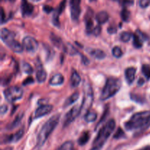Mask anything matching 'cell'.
Masks as SVG:
<instances>
[{
	"label": "cell",
	"instance_id": "13",
	"mask_svg": "<svg viewBox=\"0 0 150 150\" xmlns=\"http://www.w3.org/2000/svg\"><path fill=\"white\" fill-rule=\"evenodd\" d=\"M65 6H66V0H62V1H61V3L59 4V7H57V10L54 11V15H53V18H52L53 24H54V26H57V27L59 26V15L62 13L63 10H64Z\"/></svg>",
	"mask_w": 150,
	"mask_h": 150
},
{
	"label": "cell",
	"instance_id": "36",
	"mask_svg": "<svg viewBox=\"0 0 150 150\" xmlns=\"http://www.w3.org/2000/svg\"><path fill=\"white\" fill-rule=\"evenodd\" d=\"M45 49L46 50V52H48V54H47V59H52L54 55V50L50 48L48 45H45Z\"/></svg>",
	"mask_w": 150,
	"mask_h": 150
},
{
	"label": "cell",
	"instance_id": "1",
	"mask_svg": "<svg viewBox=\"0 0 150 150\" xmlns=\"http://www.w3.org/2000/svg\"><path fill=\"white\" fill-rule=\"evenodd\" d=\"M150 127V111L136 113L125 123V127L130 131L142 132Z\"/></svg>",
	"mask_w": 150,
	"mask_h": 150
},
{
	"label": "cell",
	"instance_id": "24",
	"mask_svg": "<svg viewBox=\"0 0 150 150\" xmlns=\"http://www.w3.org/2000/svg\"><path fill=\"white\" fill-rule=\"evenodd\" d=\"M50 39H51V42L53 43V45L54 46L57 47V48H62L64 47V44L62 42V40L60 38L57 37V35H55L54 34H51V36H50Z\"/></svg>",
	"mask_w": 150,
	"mask_h": 150
},
{
	"label": "cell",
	"instance_id": "16",
	"mask_svg": "<svg viewBox=\"0 0 150 150\" xmlns=\"http://www.w3.org/2000/svg\"><path fill=\"white\" fill-rule=\"evenodd\" d=\"M47 77V73L42 66L41 64H39L37 67V71H36V79L38 83H43L45 81Z\"/></svg>",
	"mask_w": 150,
	"mask_h": 150
},
{
	"label": "cell",
	"instance_id": "23",
	"mask_svg": "<svg viewBox=\"0 0 150 150\" xmlns=\"http://www.w3.org/2000/svg\"><path fill=\"white\" fill-rule=\"evenodd\" d=\"M23 114H19V115H18L17 117H16V118L10 124H9L7 126V130H13V129L17 127L18 126L20 125L22 119H23Z\"/></svg>",
	"mask_w": 150,
	"mask_h": 150
},
{
	"label": "cell",
	"instance_id": "41",
	"mask_svg": "<svg viewBox=\"0 0 150 150\" xmlns=\"http://www.w3.org/2000/svg\"><path fill=\"white\" fill-rule=\"evenodd\" d=\"M43 10L45 13H50L51 11H53V8L48 5H44L43 6Z\"/></svg>",
	"mask_w": 150,
	"mask_h": 150
},
{
	"label": "cell",
	"instance_id": "14",
	"mask_svg": "<svg viewBox=\"0 0 150 150\" xmlns=\"http://www.w3.org/2000/svg\"><path fill=\"white\" fill-rule=\"evenodd\" d=\"M21 10L23 17H27L32 15L34 10V6L32 4L29 3L27 0H21Z\"/></svg>",
	"mask_w": 150,
	"mask_h": 150
},
{
	"label": "cell",
	"instance_id": "33",
	"mask_svg": "<svg viewBox=\"0 0 150 150\" xmlns=\"http://www.w3.org/2000/svg\"><path fill=\"white\" fill-rule=\"evenodd\" d=\"M112 54H113V56H114V57H116V58H120V57L122 56L123 53H122V49L120 48V47L115 46L113 48Z\"/></svg>",
	"mask_w": 150,
	"mask_h": 150
},
{
	"label": "cell",
	"instance_id": "35",
	"mask_svg": "<svg viewBox=\"0 0 150 150\" xmlns=\"http://www.w3.org/2000/svg\"><path fill=\"white\" fill-rule=\"evenodd\" d=\"M130 97H131V99L133 100L136 101V103H144V98H142L140 95H136V94H131Z\"/></svg>",
	"mask_w": 150,
	"mask_h": 150
},
{
	"label": "cell",
	"instance_id": "26",
	"mask_svg": "<svg viewBox=\"0 0 150 150\" xmlns=\"http://www.w3.org/2000/svg\"><path fill=\"white\" fill-rule=\"evenodd\" d=\"M89 137H90V134H89V132L86 131L83 132L82 133V135L81 136V137L79 139V144L81 145V146H83V145H85L89 141Z\"/></svg>",
	"mask_w": 150,
	"mask_h": 150
},
{
	"label": "cell",
	"instance_id": "39",
	"mask_svg": "<svg viewBox=\"0 0 150 150\" xmlns=\"http://www.w3.org/2000/svg\"><path fill=\"white\" fill-rule=\"evenodd\" d=\"M101 32V27L100 26H97L94 28L93 31L92 32V35H95V36H98Z\"/></svg>",
	"mask_w": 150,
	"mask_h": 150
},
{
	"label": "cell",
	"instance_id": "2",
	"mask_svg": "<svg viewBox=\"0 0 150 150\" xmlns=\"http://www.w3.org/2000/svg\"><path fill=\"white\" fill-rule=\"evenodd\" d=\"M116 127L115 120L111 119L106 122V124L99 130L97 137L92 144L90 150H100Z\"/></svg>",
	"mask_w": 150,
	"mask_h": 150
},
{
	"label": "cell",
	"instance_id": "32",
	"mask_svg": "<svg viewBox=\"0 0 150 150\" xmlns=\"http://www.w3.org/2000/svg\"><path fill=\"white\" fill-rule=\"evenodd\" d=\"M22 69H23V71L25 73H26V74L29 75L33 73V68L27 62H23V64H22Z\"/></svg>",
	"mask_w": 150,
	"mask_h": 150
},
{
	"label": "cell",
	"instance_id": "19",
	"mask_svg": "<svg viewBox=\"0 0 150 150\" xmlns=\"http://www.w3.org/2000/svg\"><path fill=\"white\" fill-rule=\"evenodd\" d=\"M23 134H24V129L21 128L16 133L12 135V136H8L7 139H5L4 142H7V143H14V142H17L18 141H19L23 137Z\"/></svg>",
	"mask_w": 150,
	"mask_h": 150
},
{
	"label": "cell",
	"instance_id": "45",
	"mask_svg": "<svg viewBox=\"0 0 150 150\" xmlns=\"http://www.w3.org/2000/svg\"><path fill=\"white\" fill-rule=\"evenodd\" d=\"M132 4H133V1H130V0H122L123 5H130Z\"/></svg>",
	"mask_w": 150,
	"mask_h": 150
},
{
	"label": "cell",
	"instance_id": "12",
	"mask_svg": "<svg viewBox=\"0 0 150 150\" xmlns=\"http://www.w3.org/2000/svg\"><path fill=\"white\" fill-rule=\"evenodd\" d=\"M92 16H93V11L92 9L89 8L85 15V23H86V31L87 35H92V32L94 29Z\"/></svg>",
	"mask_w": 150,
	"mask_h": 150
},
{
	"label": "cell",
	"instance_id": "31",
	"mask_svg": "<svg viewBox=\"0 0 150 150\" xmlns=\"http://www.w3.org/2000/svg\"><path fill=\"white\" fill-rule=\"evenodd\" d=\"M142 73L144 74V76H145L147 80H149L150 79V66L148 64H143L142 65Z\"/></svg>",
	"mask_w": 150,
	"mask_h": 150
},
{
	"label": "cell",
	"instance_id": "42",
	"mask_svg": "<svg viewBox=\"0 0 150 150\" xmlns=\"http://www.w3.org/2000/svg\"><path fill=\"white\" fill-rule=\"evenodd\" d=\"M117 29L116 27H114V26H109V27L108 28V32L109 34H111V35H112V34H115L116 32H117Z\"/></svg>",
	"mask_w": 150,
	"mask_h": 150
},
{
	"label": "cell",
	"instance_id": "37",
	"mask_svg": "<svg viewBox=\"0 0 150 150\" xmlns=\"http://www.w3.org/2000/svg\"><path fill=\"white\" fill-rule=\"evenodd\" d=\"M125 137V133L123 132V130H122L121 127H119V129L117 130V131L116 132V133L114 134V139H120L121 138Z\"/></svg>",
	"mask_w": 150,
	"mask_h": 150
},
{
	"label": "cell",
	"instance_id": "44",
	"mask_svg": "<svg viewBox=\"0 0 150 150\" xmlns=\"http://www.w3.org/2000/svg\"><path fill=\"white\" fill-rule=\"evenodd\" d=\"M1 23H4L5 22V15H4V9L1 7Z\"/></svg>",
	"mask_w": 150,
	"mask_h": 150
},
{
	"label": "cell",
	"instance_id": "7",
	"mask_svg": "<svg viewBox=\"0 0 150 150\" xmlns=\"http://www.w3.org/2000/svg\"><path fill=\"white\" fill-rule=\"evenodd\" d=\"M82 111V104L79 105H75L73 106L67 114L65 115L64 122H63V127H67L69 125L71 124L76 118L79 116V114Z\"/></svg>",
	"mask_w": 150,
	"mask_h": 150
},
{
	"label": "cell",
	"instance_id": "38",
	"mask_svg": "<svg viewBox=\"0 0 150 150\" xmlns=\"http://www.w3.org/2000/svg\"><path fill=\"white\" fill-rule=\"evenodd\" d=\"M150 4V0H140L139 1V6L142 8H146Z\"/></svg>",
	"mask_w": 150,
	"mask_h": 150
},
{
	"label": "cell",
	"instance_id": "6",
	"mask_svg": "<svg viewBox=\"0 0 150 150\" xmlns=\"http://www.w3.org/2000/svg\"><path fill=\"white\" fill-rule=\"evenodd\" d=\"M4 96L5 99L8 101L9 103H14L16 101L18 100L23 97V89L18 86H11L3 92Z\"/></svg>",
	"mask_w": 150,
	"mask_h": 150
},
{
	"label": "cell",
	"instance_id": "25",
	"mask_svg": "<svg viewBox=\"0 0 150 150\" xmlns=\"http://www.w3.org/2000/svg\"><path fill=\"white\" fill-rule=\"evenodd\" d=\"M64 50V51L67 54H68L69 55H76V54H79V51L74 48L72 45H70V43H67V44H64V47L62 48Z\"/></svg>",
	"mask_w": 150,
	"mask_h": 150
},
{
	"label": "cell",
	"instance_id": "43",
	"mask_svg": "<svg viewBox=\"0 0 150 150\" xmlns=\"http://www.w3.org/2000/svg\"><path fill=\"white\" fill-rule=\"evenodd\" d=\"M0 110H1V115H4V114H5L6 112H7V106L6 105H2L1 106V108H0Z\"/></svg>",
	"mask_w": 150,
	"mask_h": 150
},
{
	"label": "cell",
	"instance_id": "15",
	"mask_svg": "<svg viewBox=\"0 0 150 150\" xmlns=\"http://www.w3.org/2000/svg\"><path fill=\"white\" fill-rule=\"evenodd\" d=\"M136 69L135 67H128L125 71V76L126 81L128 84H132L136 78Z\"/></svg>",
	"mask_w": 150,
	"mask_h": 150
},
{
	"label": "cell",
	"instance_id": "29",
	"mask_svg": "<svg viewBox=\"0 0 150 150\" xmlns=\"http://www.w3.org/2000/svg\"><path fill=\"white\" fill-rule=\"evenodd\" d=\"M121 18L123 21L128 22L130 18V13L129 10H127L126 8L122 9L121 12Z\"/></svg>",
	"mask_w": 150,
	"mask_h": 150
},
{
	"label": "cell",
	"instance_id": "20",
	"mask_svg": "<svg viewBox=\"0 0 150 150\" xmlns=\"http://www.w3.org/2000/svg\"><path fill=\"white\" fill-rule=\"evenodd\" d=\"M64 79L61 73H57L51 77L49 81V83L51 86H59V85L62 84L64 83Z\"/></svg>",
	"mask_w": 150,
	"mask_h": 150
},
{
	"label": "cell",
	"instance_id": "8",
	"mask_svg": "<svg viewBox=\"0 0 150 150\" xmlns=\"http://www.w3.org/2000/svg\"><path fill=\"white\" fill-rule=\"evenodd\" d=\"M93 92L92 89L89 85L85 86L84 97L82 101V111H86L92 106V102H93Z\"/></svg>",
	"mask_w": 150,
	"mask_h": 150
},
{
	"label": "cell",
	"instance_id": "22",
	"mask_svg": "<svg viewBox=\"0 0 150 150\" xmlns=\"http://www.w3.org/2000/svg\"><path fill=\"white\" fill-rule=\"evenodd\" d=\"M79 98V93L78 92H74L72 95H70L68 98L65 100L64 103V107L66 108V107L70 106V105L73 104L74 103H76V101L78 100V99Z\"/></svg>",
	"mask_w": 150,
	"mask_h": 150
},
{
	"label": "cell",
	"instance_id": "10",
	"mask_svg": "<svg viewBox=\"0 0 150 150\" xmlns=\"http://www.w3.org/2000/svg\"><path fill=\"white\" fill-rule=\"evenodd\" d=\"M22 43H23V48H24L26 51H28V52H35L38 48V41H37L35 38H32V37H25L23 39Z\"/></svg>",
	"mask_w": 150,
	"mask_h": 150
},
{
	"label": "cell",
	"instance_id": "50",
	"mask_svg": "<svg viewBox=\"0 0 150 150\" xmlns=\"http://www.w3.org/2000/svg\"><path fill=\"white\" fill-rule=\"evenodd\" d=\"M113 1H119V0H113Z\"/></svg>",
	"mask_w": 150,
	"mask_h": 150
},
{
	"label": "cell",
	"instance_id": "5",
	"mask_svg": "<svg viewBox=\"0 0 150 150\" xmlns=\"http://www.w3.org/2000/svg\"><path fill=\"white\" fill-rule=\"evenodd\" d=\"M1 39L3 42L15 53H21L23 51V45L15 39V35L9 29L6 28L1 29Z\"/></svg>",
	"mask_w": 150,
	"mask_h": 150
},
{
	"label": "cell",
	"instance_id": "49",
	"mask_svg": "<svg viewBox=\"0 0 150 150\" xmlns=\"http://www.w3.org/2000/svg\"><path fill=\"white\" fill-rule=\"evenodd\" d=\"M89 1H96V0H89Z\"/></svg>",
	"mask_w": 150,
	"mask_h": 150
},
{
	"label": "cell",
	"instance_id": "46",
	"mask_svg": "<svg viewBox=\"0 0 150 150\" xmlns=\"http://www.w3.org/2000/svg\"><path fill=\"white\" fill-rule=\"evenodd\" d=\"M139 150H150V146H145V147L142 148V149H139Z\"/></svg>",
	"mask_w": 150,
	"mask_h": 150
},
{
	"label": "cell",
	"instance_id": "4",
	"mask_svg": "<svg viewBox=\"0 0 150 150\" xmlns=\"http://www.w3.org/2000/svg\"><path fill=\"white\" fill-rule=\"evenodd\" d=\"M122 82L120 79L114 77L108 78L103 89L100 98L103 101L109 99L111 97L114 96L120 90Z\"/></svg>",
	"mask_w": 150,
	"mask_h": 150
},
{
	"label": "cell",
	"instance_id": "18",
	"mask_svg": "<svg viewBox=\"0 0 150 150\" xmlns=\"http://www.w3.org/2000/svg\"><path fill=\"white\" fill-rule=\"evenodd\" d=\"M88 53L90 54L94 58L97 59H103L106 54L103 51L100 49H96V48H88L87 49Z\"/></svg>",
	"mask_w": 150,
	"mask_h": 150
},
{
	"label": "cell",
	"instance_id": "17",
	"mask_svg": "<svg viewBox=\"0 0 150 150\" xmlns=\"http://www.w3.org/2000/svg\"><path fill=\"white\" fill-rule=\"evenodd\" d=\"M81 81V79L80 75L79 74L76 70H73L72 71L71 76H70V86L73 88H76L80 84Z\"/></svg>",
	"mask_w": 150,
	"mask_h": 150
},
{
	"label": "cell",
	"instance_id": "27",
	"mask_svg": "<svg viewBox=\"0 0 150 150\" xmlns=\"http://www.w3.org/2000/svg\"><path fill=\"white\" fill-rule=\"evenodd\" d=\"M133 45H134L135 48H142V45H143V42H144V41L141 38V37L139 36V35H137L136 33L135 34V35H133Z\"/></svg>",
	"mask_w": 150,
	"mask_h": 150
},
{
	"label": "cell",
	"instance_id": "34",
	"mask_svg": "<svg viewBox=\"0 0 150 150\" xmlns=\"http://www.w3.org/2000/svg\"><path fill=\"white\" fill-rule=\"evenodd\" d=\"M73 147V143L72 142H66L59 148V150H71Z\"/></svg>",
	"mask_w": 150,
	"mask_h": 150
},
{
	"label": "cell",
	"instance_id": "3",
	"mask_svg": "<svg viewBox=\"0 0 150 150\" xmlns=\"http://www.w3.org/2000/svg\"><path fill=\"white\" fill-rule=\"evenodd\" d=\"M60 114H56V115L51 117L49 120H47L43 125L41 127L39 133L38 135V142H37V146L40 147L45 144L48 138L51 134L54 129L58 125L59 121Z\"/></svg>",
	"mask_w": 150,
	"mask_h": 150
},
{
	"label": "cell",
	"instance_id": "40",
	"mask_svg": "<svg viewBox=\"0 0 150 150\" xmlns=\"http://www.w3.org/2000/svg\"><path fill=\"white\" fill-rule=\"evenodd\" d=\"M34 82H35V81H34V79H32V77H28L27 79H25V80L23 81V85H24V86H26V85H28V84H31V83H33Z\"/></svg>",
	"mask_w": 150,
	"mask_h": 150
},
{
	"label": "cell",
	"instance_id": "48",
	"mask_svg": "<svg viewBox=\"0 0 150 150\" xmlns=\"http://www.w3.org/2000/svg\"><path fill=\"white\" fill-rule=\"evenodd\" d=\"M1 1H4V0H1ZM6 1V0H5ZM7 1H14L15 0H7Z\"/></svg>",
	"mask_w": 150,
	"mask_h": 150
},
{
	"label": "cell",
	"instance_id": "47",
	"mask_svg": "<svg viewBox=\"0 0 150 150\" xmlns=\"http://www.w3.org/2000/svg\"><path fill=\"white\" fill-rule=\"evenodd\" d=\"M31 1H35V2H38V1H40V0H31Z\"/></svg>",
	"mask_w": 150,
	"mask_h": 150
},
{
	"label": "cell",
	"instance_id": "9",
	"mask_svg": "<svg viewBox=\"0 0 150 150\" xmlns=\"http://www.w3.org/2000/svg\"><path fill=\"white\" fill-rule=\"evenodd\" d=\"M70 16L73 21H77L81 15V0H70Z\"/></svg>",
	"mask_w": 150,
	"mask_h": 150
},
{
	"label": "cell",
	"instance_id": "28",
	"mask_svg": "<svg viewBox=\"0 0 150 150\" xmlns=\"http://www.w3.org/2000/svg\"><path fill=\"white\" fill-rule=\"evenodd\" d=\"M97 117L98 115L94 111H87L84 117V120L86 122H92L96 120Z\"/></svg>",
	"mask_w": 150,
	"mask_h": 150
},
{
	"label": "cell",
	"instance_id": "11",
	"mask_svg": "<svg viewBox=\"0 0 150 150\" xmlns=\"http://www.w3.org/2000/svg\"><path fill=\"white\" fill-rule=\"evenodd\" d=\"M53 109V106L51 105H48V104H44V105H40L38 107L35 111V114H34V118L35 120L39 119L40 117H44V116L47 115L49 113L51 112Z\"/></svg>",
	"mask_w": 150,
	"mask_h": 150
},
{
	"label": "cell",
	"instance_id": "21",
	"mask_svg": "<svg viewBox=\"0 0 150 150\" xmlns=\"http://www.w3.org/2000/svg\"><path fill=\"white\" fill-rule=\"evenodd\" d=\"M95 18H96V21L99 24H103L105 22L108 21L109 16L105 11H100L96 15Z\"/></svg>",
	"mask_w": 150,
	"mask_h": 150
},
{
	"label": "cell",
	"instance_id": "30",
	"mask_svg": "<svg viewBox=\"0 0 150 150\" xmlns=\"http://www.w3.org/2000/svg\"><path fill=\"white\" fill-rule=\"evenodd\" d=\"M132 37H133V35H132L131 33L127 32H122L121 35H120V40H121L122 42H127L131 39Z\"/></svg>",
	"mask_w": 150,
	"mask_h": 150
}]
</instances>
